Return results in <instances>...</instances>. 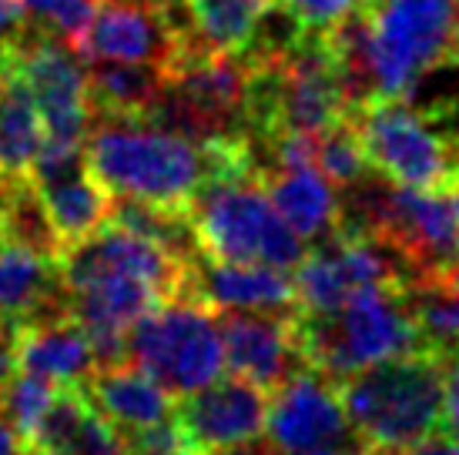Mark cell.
<instances>
[{"mask_svg":"<svg viewBox=\"0 0 459 455\" xmlns=\"http://www.w3.org/2000/svg\"><path fill=\"white\" fill-rule=\"evenodd\" d=\"M88 167L111 194L188 211L208 177L255 171V148L245 134L192 141L152 121L94 117L84 138Z\"/></svg>","mask_w":459,"mask_h":455,"instance_id":"obj_1","label":"cell"},{"mask_svg":"<svg viewBox=\"0 0 459 455\" xmlns=\"http://www.w3.org/2000/svg\"><path fill=\"white\" fill-rule=\"evenodd\" d=\"M329 34L359 101L412 98L426 74L459 67V0H359Z\"/></svg>","mask_w":459,"mask_h":455,"instance_id":"obj_2","label":"cell"},{"mask_svg":"<svg viewBox=\"0 0 459 455\" xmlns=\"http://www.w3.org/2000/svg\"><path fill=\"white\" fill-rule=\"evenodd\" d=\"M295 345L302 365L332 382L422 348L406 285L362 288L329 312L295 308Z\"/></svg>","mask_w":459,"mask_h":455,"instance_id":"obj_3","label":"cell"},{"mask_svg":"<svg viewBox=\"0 0 459 455\" xmlns=\"http://www.w3.org/2000/svg\"><path fill=\"white\" fill-rule=\"evenodd\" d=\"M352 124L372 175L395 188H456L459 104H412V98L369 94L352 107Z\"/></svg>","mask_w":459,"mask_h":455,"instance_id":"obj_4","label":"cell"},{"mask_svg":"<svg viewBox=\"0 0 459 455\" xmlns=\"http://www.w3.org/2000/svg\"><path fill=\"white\" fill-rule=\"evenodd\" d=\"M453 358L429 348L395 355L335 382L345 418L372 449H412L439 432L446 368Z\"/></svg>","mask_w":459,"mask_h":455,"instance_id":"obj_5","label":"cell"},{"mask_svg":"<svg viewBox=\"0 0 459 455\" xmlns=\"http://www.w3.org/2000/svg\"><path fill=\"white\" fill-rule=\"evenodd\" d=\"M188 225L198 258L208 262L272 265L292 271L308 248L279 215L258 171L208 177L188 204Z\"/></svg>","mask_w":459,"mask_h":455,"instance_id":"obj_6","label":"cell"},{"mask_svg":"<svg viewBox=\"0 0 459 455\" xmlns=\"http://www.w3.org/2000/svg\"><path fill=\"white\" fill-rule=\"evenodd\" d=\"M128 358L181 399L225 372L218 315L198 298H171L141 315L128 331Z\"/></svg>","mask_w":459,"mask_h":455,"instance_id":"obj_7","label":"cell"},{"mask_svg":"<svg viewBox=\"0 0 459 455\" xmlns=\"http://www.w3.org/2000/svg\"><path fill=\"white\" fill-rule=\"evenodd\" d=\"M13 57L44 121V144L84 148L94 111L88 101V61L61 38L21 27Z\"/></svg>","mask_w":459,"mask_h":455,"instance_id":"obj_8","label":"cell"},{"mask_svg":"<svg viewBox=\"0 0 459 455\" xmlns=\"http://www.w3.org/2000/svg\"><path fill=\"white\" fill-rule=\"evenodd\" d=\"M268 399L262 385L242 375H218L198 392L175 399V425L188 455H215L231 445L262 439L268 416Z\"/></svg>","mask_w":459,"mask_h":455,"instance_id":"obj_9","label":"cell"},{"mask_svg":"<svg viewBox=\"0 0 459 455\" xmlns=\"http://www.w3.org/2000/svg\"><path fill=\"white\" fill-rule=\"evenodd\" d=\"M27 177L38 191L51 231L61 241V252L91 238L111 215L115 194L104 188L98 175L88 167L84 148L44 144Z\"/></svg>","mask_w":459,"mask_h":455,"instance_id":"obj_10","label":"cell"},{"mask_svg":"<svg viewBox=\"0 0 459 455\" xmlns=\"http://www.w3.org/2000/svg\"><path fill=\"white\" fill-rule=\"evenodd\" d=\"M185 34L175 11H161L141 0H101L88 27L71 40L84 61L158 64L165 67Z\"/></svg>","mask_w":459,"mask_h":455,"instance_id":"obj_11","label":"cell"},{"mask_svg":"<svg viewBox=\"0 0 459 455\" xmlns=\"http://www.w3.org/2000/svg\"><path fill=\"white\" fill-rule=\"evenodd\" d=\"M265 439L281 455L359 439L345 418L339 385L312 368H299L268 399Z\"/></svg>","mask_w":459,"mask_h":455,"instance_id":"obj_12","label":"cell"},{"mask_svg":"<svg viewBox=\"0 0 459 455\" xmlns=\"http://www.w3.org/2000/svg\"><path fill=\"white\" fill-rule=\"evenodd\" d=\"M215 315L225 345V368L231 375H242L262 385L265 392H275L289 375L306 368L295 345V308L289 312L225 308Z\"/></svg>","mask_w":459,"mask_h":455,"instance_id":"obj_13","label":"cell"},{"mask_svg":"<svg viewBox=\"0 0 459 455\" xmlns=\"http://www.w3.org/2000/svg\"><path fill=\"white\" fill-rule=\"evenodd\" d=\"M125 432L94 408L84 385H61L27 439L30 455H125Z\"/></svg>","mask_w":459,"mask_h":455,"instance_id":"obj_14","label":"cell"},{"mask_svg":"<svg viewBox=\"0 0 459 455\" xmlns=\"http://www.w3.org/2000/svg\"><path fill=\"white\" fill-rule=\"evenodd\" d=\"M17 362L21 372L61 389L84 385V379L98 368V355L88 331L71 318V312H57L17 325Z\"/></svg>","mask_w":459,"mask_h":455,"instance_id":"obj_15","label":"cell"},{"mask_svg":"<svg viewBox=\"0 0 459 455\" xmlns=\"http://www.w3.org/2000/svg\"><path fill=\"white\" fill-rule=\"evenodd\" d=\"M192 298L208 305L212 312H225V308L289 312L295 308V279L289 268L198 258L192 271Z\"/></svg>","mask_w":459,"mask_h":455,"instance_id":"obj_16","label":"cell"},{"mask_svg":"<svg viewBox=\"0 0 459 455\" xmlns=\"http://www.w3.org/2000/svg\"><path fill=\"white\" fill-rule=\"evenodd\" d=\"M84 392L108 422H115L125 435L161 425L175 416V395L161 382H154L138 362L98 365L84 379Z\"/></svg>","mask_w":459,"mask_h":455,"instance_id":"obj_17","label":"cell"},{"mask_svg":"<svg viewBox=\"0 0 459 455\" xmlns=\"http://www.w3.org/2000/svg\"><path fill=\"white\" fill-rule=\"evenodd\" d=\"M268 198L306 245L329 238L342 221V194L316 165L258 167Z\"/></svg>","mask_w":459,"mask_h":455,"instance_id":"obj_18","label":"cell"},{"mask_svg":"<svg viewBox=\"0 0 459 455\" xmlns=\"http://www.w3.org/2000/svg\"><path fill=\"white\" fill-rule=\"evenodd\" d=\"M67 312L57 262L17 241L0 245V318L21 325L27 318Z\"/></svg>","mask_w":459,"mask_h":455,"instance_id":"obj_19","label":"cell"},{"mask_svg":"<svg viewBox=\"0 0 459 455\" xmlns=\"http://www.w3.org/2000/svg\"><path fill=\"white\" fill-rule=\"evenodd\" d=\"M44 148V121L13 57V38L0 44V181L24 177Z\"/></svg>","mask_w":459,"mask_h":455,"instance_id":"obj_20","label":"cell"},{"mask_svg":"<svg viewBox=\"0 0 459 455\" xmlns=\"http://www.w3.org/2000/svg\"><path fill=\"white\" fill-rule=\"evenodd\" d=\"M195 40L231 57H252L275 13V0H178Z\"/></svg>","mask_w":459,"mask_h":455,"instance_id":"obj_21","label":"cell"},{"mask_svg":"<svg viewBox=\"0 0 459 455\" xmlns=\"http://www.w3.org/2000/svg\"><path fill=\"white\" fill-rule=\"evenodd\" d=\"M165 88V74L158 64H88V101L94 117H144Z\"/></svg>","mask_w":459,"mask_h":455,"instance_id":"obj_22","label":"cell"},{"mask_svg":"<svg viewBox=\"0 0 459 455\" xmlns=\"http://www.w3.org/2000/svg\"><path fill=\"white\" fill-rule=\"evenodd\" d=\"M416 325L422 335V348L439 352L446 358L459 355V288H449L446 281H420L409 288Z\"/></svg>","mask_w":459,"mask_h":455,"instance_id":"obj_23","label":"cell"},{"mask_svg":"<svg viewBox=\"0 0 459 455\" xmlns=\"http://www.w3.org/2000/svg\"><path fill=\"white\" fill-rule=\"evenodd\" d=\"M316 167H319L322 175L329 177L339 191L352 188V185H359V181H366V177L372 175L352 117L316 134Z\"/></svg>","mask_w":459,"mask_h":455,"instance_id":"obj_24","label":"cell"},{"mask_svg":"<svg viewBox=\"0 0 459 455\" xmlns=\"http://www.w3.org/2000/svg\"><path fill=\"white\" fill-rule=\"evenodd\" d=\"M101 0H21V27L71 40L88 27Z\"/></svg>","mask_w":459,"mask_h":455,"instance_id":"obj_25","label":"cell"},{"mask_svg":"<svg viewBox=\"0 0 459 455\" xmlns=\"http://www.w3.org/2000/svg\"><path fill=\"white\" fill-rule=\"evenodd\" d=\"M54 392H57V385L38 379V375H27V372H17L11 385L0 392V412L7 416L13 432L21 435L24 449H27V439L38 429L44 408L51 405Z\"/></svg>","mask_w":459,"mask_h":455,"instance_id":"obj_26","label":"cell"},{"mask_svg":"<svg viewBox=\"0 0 459 455\" xmlns=\"http://www.w3.org/2000/svg\"><path fill=\"white\" fill-rule=\"evenodd\" d=\"M356 4L359 0H292L281 11L289 13L299 24V30H306V34H329L339 21H345L349 13L356 11Z\"/></svg>","mask_w":459,"mask_h":455,"instance_id":"obj_27","label":"cell"},{"mask_svg":"<svg viewBox=\"0 0 459 455\" xmlns=\"http://www.w3.org/2000/svg\"><path fill=\"white\" fill-rule=\"evenodd\" d=\"M439 435L449 442H459V355L446 368V392H443V422Z\"/></svg>","mask_w":459,"mask_h":455,"instance_id":"obj_28","label":"cell"},{"mask_svg":"<svg viewBox=\"0 0 459 455\" xmlns=\"http://www.w3.org/2000/svg\"><path fill=\"white\" fill-rule=\"evenodd\" d=\"M17 372H21V362H17V325L0 322V392L11 385Z\"/></svg>","mask_w":459,"mask_h":455,"instance_id":"obj_29","label":"cell"},{"mask_svg":"<svg viewBox=\"0 0 459 455\" xmlns=\"http://www.w3.org/2000/svg\"><path fill=\"white\" fill-rule=\"evenodd\" d=\"M21 30V0H0V44Z\"/></svg>","mask_w":459,"mask_h":455,"instance_id":"obj_30","label":"cell"},{"mask_svg":"<svg viewBox=\"0 0 459 455\" xmlns=\"http://www.w3.org/2000/svg\"><path fill=\"white\" fill-rule=\"evenodd\" d=\"M24 442H21V435L13 432V425L7 422V416L0 412V455H24Z\"/></svg>","mask_w":459,"mask_h":455,"instance_id":"obj_31","label":"cell"},{"mask_svg":"<svg viewBox=\"0 0 459 455\" xmlns=\"http://www.w3.org/2000/svg\"><path fill=\"white\" fill-rule=\"evenodd\" d=\"M215 455H281V452L268 442V439H252V442L231 445V449H221V452H215Z\"/></svg>","mask_w":459,"mask_h":455,"instance_id":"obj_32","label":"cell"},{"mask_svg":"<svg viewBox=\"0 0 459 455\" xmlns=\"http://www.w3.org/2000/svg\"><path fill=\"white\" fill-rule=\"evenodd\" d=\"M362 442L359 439H349V442H335V445H316V449H302V452H289V455H359Z\"/></svg>","mask_w":459,"mask_h":455,"instance_id":"obj_33","label":"cell"},{"mask_svg":"<svg viewBox=\"0 0 459 455\" xmlns=\"http://www.w3.org/2000/svg\"><path fill=\"white\" fill-rule=\"evenodd\" d=\"M436 281H446L449 288H459V265L446 268V271H443V275H436Z\"/></svg>","mask_w":459,"mask_h":455,"instance_id":"obj_34","label":"cell"},{"mask_svg":"<svg viewBox=\"0 0 459 455\" xmlns=\"http://www.w3.org/2000/svg\"><path fill=\"white\" fill-rule=\"evenodd\" d=\"M141 4H152V7H161V11H175L178 0H141Z\"/></svg>","mask_w":459,"mask_h":455,"instance_id":"obj_35","label":"cell"},{"mask_svg":"<svg viewBox=\"0 0 459 455\" xmlns=\"http://www.w3.org/2000/svg\"><path fill=\"white\" fill-rule=\"evenodd\" d=\"M443 455H459V442H449V439H446V445H443Z\"/></svg>","mask_w":459,"mask_h":455,"instance_id":"obj_36","label":"cell"},{"mask_svg":"<svg viewBox=\"0 0 459 455\" xmlns=\"http://www.w3.org/2000/svg\"><path fill=\"white\" fill-rule=\"evenodd\" d=\"M275 4H279V7H289V4H292V0H275Z\"/></svg>","mask_w":459,"mask_h":455,"instance_id":"obj_37","label":"cell"},{"mask_svg":"<svg viewBox=\"0 0 459 455\" xmlns=\"http://www.w3.org/2000/svg\"><path fill=\"white\" fill-rule=\"evenodd\" d=\"M24 455H30V452H24Z\"/></svg>","mask_w":459,"mask_h":455,"instance_id":"obj_38","label":"cell"},{"mask_svg":"<svg viewBox=\"0 0 459 455\" xmlns=\"http://www.w3.org/2000/svg\"><path fill=\"white\" fill-rule=\"evenodd\" d=\"M0 322H4V318H0Z\"/></svg>","mask_w":459,"mask_h":455,"instance_id":"obj_39","label":"cell"}]
</instances>
